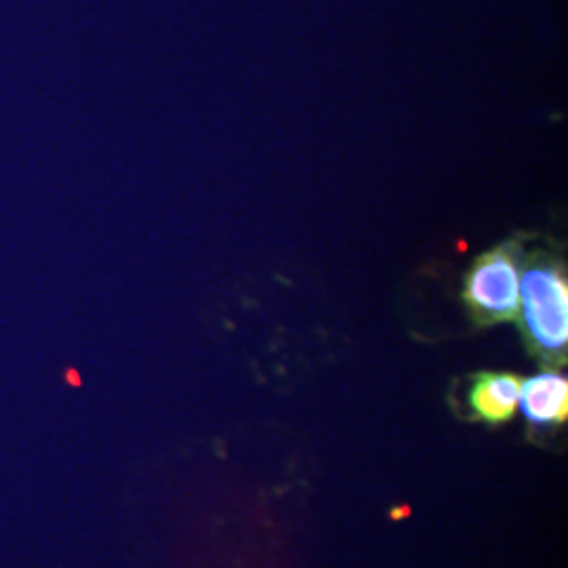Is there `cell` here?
I'll list each match as a JSON object with an SVG mask.
<instances>
[{
    "instance_id": "4",
    "label": "cell",
    "mask_w": 568,
    "mask_h": 568,
    "mask_svg": "<svg viewBox=\"0 0 568 568\" xmlns=\"http://www.w3.org/2000/svg\"><path fill=\"white\" fill-rule=\"evenodd\" d=\"M523 382L509 373H483L469 389L474 415L487 424H504L514 417Z\"/></svg>"
},
{
    "instance_id": "2",
    "label": "cell",
    "mask_w": 568,
    "mask_h": 568,
    "mask_svg": "<svg viewBox=\"0 0 568 568\" xmlns=\"http://www.w3.org/2000/svg\"><path fill=\"white\" fill-rule=\"evenodd\" d=\"M464 300L480 325L511 321L520 307V272L511 246L483 255L467 274Z\"/></svg>"
},
{
    "instance_id": "1",
    "label": "cell",
    "mask_w": 568,
    "mask_h": 568,
    "mask_svg": "<svg viewBox=\"0 0 568 568\" xmlns=\"http://www.w3.org/2000/svg\"><path fill=\"white\" fill-rule=\"evenodd\" d=\"M523 326L528 347L544 361H565L568 344V284L558 262L537 257L520 278Z\"/></svg>"
},
{
    "instance_id": "3",
    "label": "cell",
    "mask_w": 568,
    "mask_h": 568,
    "mask_svg": "<svg viewBox=\"0 0 568 568\" xmlns=\"http://www.w3.org/2000/svg\"><path fill=\"white\" fill-rule=\"evenodd\" d=\"M518 405L532 426L556 427L568 417V382L560 373L546 371L520 386Z\"/></svg>"
}]
</instances>
